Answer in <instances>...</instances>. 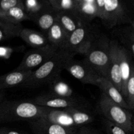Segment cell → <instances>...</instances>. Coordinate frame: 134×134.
<instances>
[{
    "instance_id": "24",
    "label": "cell",
    "mask_w": 134,
    "mask_h": 134,
    "mask_svg": "<svg viewBox=\"0 0 134 134\" xmlns=\"http://www.w3.org/2000/svg\"><path fill=\"white\" fill-rule=\"evenodd\" d=\"M125 100L128 106L129 110H133L134 108V66L133 64L131 68V73L129 79L127 82L126 92Z\"/></svg>"
},
{
    "instance_id": "22",
    "label": "cell",
    "mask_w": 134,
    "mask_h": 134,
    "mask_svg": "<svg viewBox=\"0 0 134 134\" xmlns=\"http://www.w3.org/2000/svg\"><path fill=\"white\" fill-rule=\"evenodd\" d=\"M22 29L21 24H14L0 18V42L10 38L19 37Z\"/></svg>"
},
{
    "instance_id": "19",
    "label": "cell",
    "mask_w": 134,
    "mask_h": 134,
    "mask_svg": "<svg viewBox=\"0 0 134 134\" xmlns=\"http://www.w3.org/2000/svg\"><path fill=\"white\" fill-rule=\"evenodd\" d=\"M31 20L35 21L43 31L47 33L48 30L56 21V12L48 3L41 11L33 16Z\"/></svg>"
},
{
    "instance_id": "31",
    "label": "cell",
    "mask_w": 134,
    "mask_h": 134,
    "mask_svg": "<svg viewBox=\"0 0 134 134\" xmlns=\"http://www.w3.org/2000/svg\"><path fill=\"white\" fill-rule=\"evenodd\" d=\"M71 1L73 6V12H75L76 9L79 7V6L81 5V3L82 2L83 0H71Z\"/></svg>"
},
{
    "instance_id": "8",
    "label": "cell",
    "mask_w": 134,
    "mask_h": 134,
    "mask_svg": "<svg viewBox=\"0 0 134 134\" xmlns=\"http://www.w3.org/2000/svg\"><path fill=\"white\" fill-rule=\"evenodd\" d=\"M100 19L109 28L129 22L126 9L120 0H106Z\"/></svg>"
},
{
    "instance_id": "21",
    "label": "cell",
    "mask_w": 134,
    "mask_h": 134,
    "mask_svg": "<svg viewBox=\"0 0 134 134\" xmlns=\"http://www.w3.org/2000/svg\"><path fill=\"white\" fill-rule=\"evenodd\" d=\"M74 13L80 19L87 24L88 22L98 17L95 0H83Z\"/></svg>"
},
{
    "instance_id": "11",
    "label": "cell",
    "mask_w": 134,
    "mask_h": 134,
    "mask_svg": "<svg viewBox=\"0 0 134 134\" xmlns=\"http://www.w3.org/2000/svg\"><path fill=\"white\" fill-rule=\"evenodd\" d=\"M30 122L35 134H76L79 128L62 126L43 117L37 118Z\"/></svg>"
},
{
    "instance_id": "30",
    "label": "cell",
    "mask_w": 134,
    "mask_h": 134,
    "mask_svg": "<svg viewBox=\"0 0 134 134\" xmlns=\"http://www.w3.org/2000/svg\"><path fill=\"white\" fill-rule=\"evenodd\" d=\"M0 134H22L16 131L12 130L6 128H0Z\"/></svg>"
},
{
    "instance_id": "27",
    "label": "cell",
    "mask_w": 134,
    "mask_h": 134,
    "mask_svg": "<svg viewBox=\"0 0 134 134\" xmlns=\"http://www.w3.org/2000/svg\"><path fill=\"white\" fill-rule=\"evenodd\" d=\"M105 124L106 130L108 134H130L126 132L121 127L116 125L107 120H106L105 122Z\"/></svg>"
},
{
    "instance_id": "13",
    "label": "cell",
    "mask_w": 134,
    "mask_h": 134,
    "mask_svg": "<svg viewBox=\"0 0 134 134\" xmlns=\"http://www.w3.org/2000/svg\"><path fill=\"white\" fill-rule=\"evenodd\" d=\"M118 53H119L122 82L120 92L125 99L127 82H128L130 75L131 68L133 64L131 60V56L132 55L126 47H122L120 44H119V47H118Z\"/></svg>"
},
{
    "instance_id": "3",
    "label": "cell",
    "mask_w": 134,
    "mask_h": 134,
    "mask_svg": "<svg viewBox=\"0 0 134 134\" xmlns=\"http://www.w3.org/2000/svg\"><path fill=\"white\" fill-rule=\"evenodd\" d=\"M43 107L42 117L64 127L79 128L94 120L93 115L83 108L55 109Z\"/></svg>"
},
{
    "instance_id": "16",
    "label": "cell",
    "mask_w": 134,
    "mask_h": 134,
    "mask_svg": "<svg viewBox=\"0 0 134 134\" xmlns=\"http://www.w3.org/2000/svg\"><path fill=\"white\" fill-rule=\"evenodd\" d=\"M69 35V34L56 21L47 31V37L49 44L58 49L65 50Z\"/></svg>"
},
{
    "instance_id": "2",
    "label": "cell",
    "mask_w": 134,
    "mask_h": 134,
    "mask_svg": "<svg viewBox=\"0 0 134 134\" xmlns=\"http://www.w3.org/2000/svg\"><path fill=\"white\" fill-rule=\"evenodd\" d=\"M43 107L31 102L3 101L0 102V124L31 120L43 116Z\"/></svg>"
},
{
    "instance_id": "15",
    "label": "cell",
    "mask_w": 134,
    "mask_h": 134,
    "mask_svg": "<svg viewBox=\"0 0 134 134\" xmlns=\"http://www.w3.org/2000/svg\"><path fill=\"white\" fill-rule=\"evenodd\" d=\"M56 12V22L69 34L82 25L87 24L73 11L61 10Z\"/></svg>"
},
{
    "instance_id": "6",
    "label": "cell",
    "mask_w": 134,
    "mask_h": 134,
    "mask_svg": "<svg viewBox=\"0 0 134 134\" xmlns=\"http://www.w3.org/2000/svg\"><path fill=\"white\" fill-rule=\"evenodd\" d=\"M59 50L49 44L44 47L35 48L27 52L14 71H33L48 61Z\"/></svg>"
},
{
    "instance_id": "28",
    "label": "cell",
    "mask_w": 134,
    "mask_h": 134,
    "mask_svg": "<svg viewBox=\"0 0 134 134\" xmlns=\"http://www.w3.org/2000/svg\"><path fill=\"white\" fill-rule=\"evenodd\" d=\"M96 6L97 9V13H98V17L101 18L103 14V10H104L105 4L106 0H95Z\"/></svg>"
},
{
    "instance_id": "10",
    "label": "cell",
    "mask_w": 134,
    "mask_h": 134,
    "mask_svg": "<svg viewBox=\"0 0 134 134\" xmlns=\"http://www.w3.org/2000/svg\"><path fill=\"white\" fill-rule=\"evenodd\" d=\"M31 103L41 107L55 109H64L68 108H83L82 105L75 99L61 97L54 94L39 96L31 101Z\"/></svg>"
},
{
    "instance_id": "14",
    "label": "cell",
    "mask_w": 134,
    "mask_h": 134,
    "mask_svg": "<svg viewBox=\"0 0 134 134\" xmlns=\"http://www.w3.org/2000/svg\"><path fill=\"white\" fill-rule=\"evenodd\" d=\"M96 86L99 87L103 91L102 93L107 96L113 102L122 107L123 108L129 110L126 102L123 96L108 79L101 76L97 82Z\"/></svg>"
},
{
    "instance_id": "12",
    "label": "cell",
    "mask_w": 134,
    "mask_h": 134,
    "mask_svg": "<svg viewBox=\"0 0 134 134\" xmlns=\"http://www.w3.org/2000/svg\"><path fill=\"white\" fill-rule=\"evenodd\" d=\"M119 43L116 41H109L110 62L109 65L107 79L115 85L120 92L121 91V75H120V63H119L118 47ZM121 93V92H120Z\"/></svg>"
},
{
    "instance_id": "26",
    "label": "cell",
    "mask_w": 134,
    "mask_h": 134,
    "mask_svg": "<svg viewBox=\"0 0 134 134\" xmlns=\"http://www.w3.org/2000/svg\"><path fill=\"white\" fill-rule=\"evenodd\" d=\"M24 49V46H16L13 47H0V57L9 58L12 54L20 52Z\"/></svg>"
},
{
    "instance_id": "4",
    "label": "cell",
    "mask_w": 134,
    "mask_h": 134,
    "mask_svg": "<svg viewBox=\"0 0 134 134\" xmlns=\"http://www.w3.org/2000/svg\"><path fill=\"white\" fill-rule=\"evenodd\" d=\"M84 55V60L101 76L107 79L110 62L109 39L102 37L92 41Z\"/></svg>"
},
{
    "instance_id": "17",
    "label": "cell",
    "mask_w": 134,
    "mask_h": 134,
    "mask_svg": "<svg viewBox=\"0 0 134 134\" xmlns=\"http://www.w3.org/2000/svg\"><path fill=\"white\" fill-rule=\"evenodd\" d=\"M19 37L25 43L34 48H42L49 44L47 35L31 29L22 28Z\"/></svg>"
},
{
    "instance_id": "1",
    "label": "cell",
    "mask_w": 134,
    "mask_h": 134,
    "mask_svg": "<svg viewBox=\"0 0 134 134\" xmlns=\"http://www.w3.org/2000/svg\"><path fill=\"white\" fill-rule=\"evenodd\" d=\"M75 54L59 49L45 63L33 70L26 81L21 85L22 87L33 88L51 82L60 76L68 61L73 58Z\"/></svg>"
},
{
    "instance_id": "20",
    "label": "cell",
    "mask_w": 134,
    "mask_h": 134,
    "mask_svg": "<svg viewBox=\"0 0 134 134\" xmlns=\"http://www.w3.org/2000/svg\"><path fill=\"white\" fill-rule=\"evenodd\" d=\"M0 18L10 23L18 24L23 21L31 20V17L25 9L24 5L16 6L0 14Z\"/></svg>"
},
{
    "instance_id": "25",
    "label": "cell",
    "mask_w": 134,
    "mask_h": 134,
    "mask_svg": "<svg viewBox=\"0 0 134 134\" xmlns=\"http://www.w3.org/2000/svg\"><path fill=\"white\" fill-rule=\"evenodd\" d=\"M23 0H0V14L16 6L24 5Z\"/></svg>"
},
{
    "instance_id": "23",
    "label": "cell",
    "mask_w": 134,
    "mask_h": 134,
    "mask_svg": "<svg viewBox=\"0 0 134 134\" xmlns=\"http://www.w3.org/2000/svg\"><path fill=\"white\" fill-rule=\"evenodd\" d=\"M51 90L54 95L61 97L71 98L73 95V90L64 81L60 79V76L51 81Z\"/></svg>"
},
{
    "instance_id": "7",
    "label": "cell",
    "mask_w": 134,
    "mask_h": 134,
    "mask_svg": "<svg viewBox=\"0 0 134 134\" xmlns=\"http://www.w3.org/2000/svg\"><path fill=\"white\" fill-rule=\"evenodd\" d=\"M64 69H66L73 77L85 85L96 86L97 82L101 77L85 60L75 61L73 58L71 59L65 65Z\"/></svg>"
},
{
    "instance_id": "18",
    "label": "cell",
    "mask_w": 134,
    "mask_h": 134,
    "mask_svg": "<svg viewBox=\"0 0 134 134\" xmlns=\"http://www.w3.org/2000/svg\"><path fill=\"white\" fill-rule=\"evenodd\" d=\"M32 71H13L0 76V90L21 85L29 77Z\"/></svg>"
},
{
    "instance_id": "29",
    "label": "cell",
    "mask_w": 134,
    "mask_h": 134,
    "mask_svg": "<svg viewBox=\"0 0 134 134\" xmlns=\"http://www.w3.org/2000/svg\"><path fill=\"white\" fill-rule=\"evenodd\" d=\"M76 134H102L99 133L96 130L92 129V128H88V127L81 126L78 129L77 133Z\"/></svg>"
},
{
    "instance_id": "9",
    "label": "cell",
    "mask_w": 134,
    "mask_h": 134,
    "mask_svg": "<svg viewBox=\"0 0 134 134\" xmlns=\"http://www.w3.org/2000/svg\"><path fill=\"white\" fill-rule=\"evenodd\" d=\"M92 41L87 24L82 25L69 34L65 50L73 54H84Z\"/></svg>"
},
{
    "instance_id": "5",
    "label": "cell",
    "mask_w": 134,
    "mask_h": 134,
    "mask_svg": "<svg viewBox=\"0 0 134 134\" xmlns=\"http://www.w3.org/2000/svg\"><path fill=\"white\" fill-rule=\"evenodd\" d=\"M99 108L107 120L121 127L126 132H133L132 115L130 111L123 108L102 93L99 102Z\"/></svg>"
},
{
    "instance_id": "32",
    "label": "cell",
    "mask_w": 134,
    "mask_h": 134,
    "mask_svg": "<svg viewBox=\"0 0 134 134\" xmlns=\"http://www.w3.org/2000/svg\"><path fill=\"white\" fill-rule=\"evenodd\" d=\"M5 100V93L3 90H0V102Z\"/></svg>"
}]
</instances>
